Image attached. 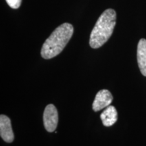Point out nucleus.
Segmentation results:
<instances>
[{
	"instance_id": "nucleus-1",
	"label": "nucleus",
	"mask_w": 146,
	"mask_h": 146,
	"mask_svg": "<svg viewBox=\"0 0 146 146\" xmlns=\"http://www.w3.org/2000/svg\"><path fill=\"white\" fill-rule=\"evenodd\" d=\"M73 32L74 28L71 24L64 23L57 27L42 46V58L48 60L60 54L70 41Z\"/></svg>"
},
{
	"instance_id": "nucleus-2",
	"label": "nucleus",
	"mask_w": 146,
	"mask_h": 146,
	"mask_svg": "<svg viewBox=\"0 0 146 146\" xmlns=\"http://www.w3.org/2000/svg\"><path fill=\"white\" fill-rule=\"evenodd\" d=\"M116 23V14L113 9H108L101 14L93 29L89 45L94 49L102 47L112 35Z\"/></svg>"
},
{
	"instance_id": "nucleus-3",
	"label": "nucleus",
	"mask_w": 146,
	"mask_h": 146,
	"mask_svg": "<svg viewBox=\"0 0 146 146\" xmlns=\"http://www.w3.org/2000/svg\"><path fill=\"white\" fill-rule=\"evenodd\" d=\"M58 123V113L54 105L49 104L43 112V124L45 129L49 133L55 131Z\"/></svg>"
},
{
	"instance_id": "nucleus-4",
	"label": "nucleus",
	"mask_w": 146,
	"mask_h": 146,
	"mask_svg": "<svg viewBox=\"0 0 146 146\" xmlns=\"http://www.w3.org/2000/svg\"><path fill=\"white\" fill-rule=\"evenodd\" d=\"M113 100L112 95L107 89L100 90L96 94L93 103V110L95 112H98L101 110L106 108L111 104Z\"/></svg>"
},
{
	"instance_id": "nucleus-5",
	"label": "nucleus",
	"mask_w": 146,
	"mask_h": 146,
	"mask_svg": "<svg viewBox=\"0 0 146 146\" xmlns=\"http://www.w3.org/2000/svg\"><path fill=\"white\" fill-rule=\"evenodd\" d=\"M0 135L3 141L7 143H12L14 139L11 120L8 116L3 114L0 116Z\"/></svg>"
},
{
	"instance_id": "nucleus-6",
	"label": "nucleus",
	"mask_w": 146,
	"mask_h": 146,
	"mask_svg": "<svg viewBox=\"0 0 146 146\" xmlns=\"http://www.w3.org/2000/svg\"><path fill=\"white\" fill-rule=\"evenodd\" d=\"M137 62L141 74L146 76V39H141L137 45Z\"/></svg>"
},
{
	"instance_id": "nucleus-7",
	"label": "nucleus",
	"mask_w": 146,
	"mask_h": 146,
	"mask_svg": "<svg viewBox=\"0 0 146 146\" xmlns=\"http://www.w3.org/2000/svg\"><path fill=\"white\" fill-rule=\"evenodd\" d=\"M100 118L105 127H110L117 121L118 113L116 109L113 106H109L102 113Z\"/></svg>"
},
{
	"instance_id": "nucleus-8",
	"label": "nucleus",
	"mask_w": 146,
	"mask_h": 146,
	"mask_svg": "<svg viewBox=\"0 0 146 146\" xmlns=\"http://www.w3.org/2000/svg\"><path fill=\"white\" fill-rule=\"evenodd\" d=\"M5 1L10 8L18 9L21 6L22 0H5Z\"/></svg>"
}]
</instances>
